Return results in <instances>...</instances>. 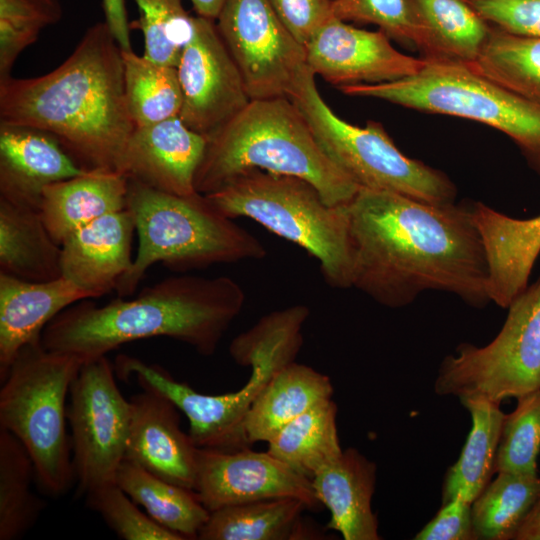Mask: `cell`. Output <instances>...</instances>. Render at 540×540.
<instances>
[{"mask_svg": "<svg viewBox=\"0 0 540 540\" xmlns=\"http://www.w3.org/2000/svg\"><path fill=\"white\" fill-rule=\"evenodd\" d=\"M347 207L352 287L390 308L409 305L428 290L452 293L474 307L490 302L472 206L360 188Z\"/></svg>", "mask_w": 540, "mask_h": 540, "instance_id": "1", "label": "cell"}, {"mask_svg": "<svg viewBox=\"0 0 540 540\" xmlns=\"http://www.w3.org/2000/svg\"><path fill=\"white\" fill-rule=\"evenodd\" d=\"M0 123L46 132L86 170L119 172L134 124L122 48L105 22L89 27L53 71L0 81Z\"/></svg>", "mask_w": 540, "mask_h": 540, "instance_id": "2", "label": "cell"}, {"mask_svg": "<svg viewBox=\"0 0 540 540\" xmlns=\"http://www.w3.org/2000/svg\"><path fill=\"white\" fill-rule=\"evenodd\" d=\"M244 303L242 287L228 276H173L133 299L118 297L102 306L86 299L71 305L45 326L41 343L83 362L155 337L177 340L211 356Z\"/></svg>", "mask_w": 540, "mask_h": 540, "instance_id": "3", "label": "cell"}, {"mask_svg": "<svg viewBox=\"0 0 540 540\" xmlns=\"http://www.w3.org/2000/svg\"><path fill=\"white\" fill-rule=\"evenodd\" d=\"M206 139L194 181L204 195L254 169L302 178L331 206L347 204L360 189L324 153L303 113L286 96L251 100Z\"/></svg>", "mask_w": 540, "mask_h": 540, "instance_id": "4", "label": "cell"}, {"mask_svg": "<svg viewBox=\"0 0 540 540\" xmlns=\"http://www.w3.org/2000/svg\"><path fill=\"white\" fill-rule=\"evenodd\" d=\"M126 209L134 221L138 247L130 270L115 287L119 297L133 294L156 263L183 271L266 256L262 243L204 194L180 196L128 179Z\"/></svg>", "mask_w": 540, "mask_h": 540, "instance_id": "5", "label": "cell"}, {"mask_svg": "<svg viewBox=\"0 0 540 540\" xmlns=\"http://www.w3.org/2000/svg\"><path fill=\"white\" fill-rule=\"evenodd\" d=\"M225 216L250 218L305 249L326 283L352 287L353 255L347 204L331 206L310 182L254 169L206 194Z\"/></svg>", "mask_w": 540, "mask_h": 540, "instance_id": "6", "label": "cell"}, {"mask_svg": "<svg viewBox=\"0 0 540 540\" xmlns=\"http://www.w3.org/2000/svg\"><path fill=\"white\" fill-rule=\"evenodd\" d=\"M84 362L43 347L41 339L20 349L0 390V428L30 454L40 489L54 497L75 483L66 400Z\"/></svg>", "mask_w": 540, "mask_h": 540, "instance_id": "7", "label": "cell"}, {"mask_svg": "<svg viewBox=\"0 0 540 540\" xmlns=\"http://www.w3.org/2000/svg\"><path fill=\"white\" fill-rule=\"evenodd\" d=\"M425 60L415 74L379 84L338 89L409 109L473 120L508 136L540 175V105L499 85L469 64Z\"/></svg>", "mask_w": 540, "mask_h": 540, "instance_id": "8", "label": "cell"}, {"mask_svg": "<svg viewBox=\"0 0 540 540\" xmlns=\"http://www.w3.org/2000/svg\"><path fill=\"white\" fill-rule=\"evenodd\" d=\"M309 314L305 305L273 311L232 340L229 353L234 361L251 366L248 381L237 391L203 394L172 376L160 383L161 394L187 417L188 434L197 447L220 450L248 447L242 433L245 416L272 376L295 361Z\"/></svg>", "mask_w": 540, "mask_h": 540, "instance_id": "9", "label": "cell"}, {"mask_svg": "<svg viewBox=\"0 0 540 540\" xmlns=\"http://www.w3.org/2000/svg\"><path fill=\"white\" fill-rule=\"evenodd\" d=\"M308 67L289 97L303 113L328 158L359 188L387 191L421 201L455 202L457 189L449 177L403 154L383 125L364 127L340 118L320 95Z\"/></svg>", "mask_w": 540, "mask_h": 540, "instance_id": "10", "label": "cell"}, {"mask_svg": "<svg viewBox=\"0 0 540 540\" xmlns=\"http://www.w3.org/2000/svg\"><path fill=\"white\" fill-rule=\"evenodd\" d=\"M507 308L506 320L490 343L460 344L455 355L442 361L437 394L501 403L540 386V278Z\"/></svg>", "mask_w": 540, "mask_h": 540, "instance_id": "11", "label": "cell"}, {"mask_svg": "<svg viewBox=\"0 0 540 540\" xmlns=\"http://www.w3.org/2000/svg\"><path fill=\"white\" fill-rule=\"evenodd\" d=\"M72 464L80 494L115 476L126 453L131 403L119 390L106 356L84 362L69 392Z\"/></svg>", "mask_w": 540, "mask_h": 540, "instance_id": "12", "label": "cell"}, {"mask_svg": "<svg viewBox=\"0 0 540 540\" xmlns=\"http://www.w3.org/2000/svg\"><path fill=\"white\" fill-rule=\"evenodd\" d=\"M215 23L251 100L293 94L308 68L305 48L269 0H225Z\"/></svg>", "mask_w": 540, "mask_h": 540, "instance_id": "13", "label": "cell"}, {"mask_svg": "<svg viewBox=\"0 0 540 540\" xmlns=\"http://www.w3.org/2000/svg\"><path fill=\"white\" fill-rule=\"evenodd\" d=\"M180 119L208 137L251 101L242 74L213 20L196 16L191 40L178 65Z\"/></svg>", "mask_w": 540, "mask_h": 540, "instance_id": "14", "label": "cell"}, {"mask_svg": "<svg viewBox=\"0 0 540 540\" xmlns=\"http://www.w3.org/2000/svg\"><path fill=\"white\" fill-rule=\"evenodd\" d=\"M194 491L212 512L241 503L296 498L309 509L321 503L311 480L266 452L199 448Z\"/></svg>", "mask_w": 540, "mask_h": 540, "instance_id": "15", "label": "cell"}, {"mask_svg": "<svg viewBox=\"0 0 540 540\" xmlns=\"http://www.w3.org/2000/svg\"><path fill=\"white\" fill-rule=\"evenodd\" d=\"M305 52L311 71L338 88L400 80L425 63L397 50L382 30L360 29L336 17L314 34Z\"/></svg>", "mask_w": 540, "mask_h": 540, "instance_id": "16", "label": "cell"}, {"mask_svg": "<svg viewBox=\"0 0 540 540\" xmlns=\"http://www.w3.org/2000/svg\"><path fill=\"white\" fill-rule=\"evenodd\" d=\"M207 139L179 116L136 126L124 149L119 172L156 190L189 196Z\"/></svg>", "mask_w": 540, "mask_h": 540, "instance_id": "17", "label": "cell"}, {"mask_svg": "<svg viewBox=\"0 0 540 540\" xmlns=\"http://www.w3.org/2000/svg\"><path fill=\"white\" fill-rule=\"evenodd\" d=\"M130 403L124 460L194 490L199 447L182 431L178 408L165 396L145 389L134 395Z\"/></svg>", "mask_w": 540, "mask_h": 540, "instance_id": "18", "label": "cell"}, {"mask_svg": "<svg viewBox=\"0 0 540 540\" xmlns=\"http://www.w3.org/2000/svg\"><path fill=\"white\" fill-rule=\"evenodd\" d=\"M85 171L50 134L0 123V198L39 210L45 187Z\"/></svg>", "mask_w": 540, "mask_h": 540, "instance_id": "19", "label": "cell"}, {"mask_svg": "<svg viewBox=\"0 0 540 540\" xmlns=\"http://www.w3.org/2000/svg\"><path fill=\"white\" fill-rule=\"evenodd\" d=\"M135 225L127 209L106 214L61 243L62 277L98 298L130 270Z\"/></svg>", "mask_w": 540, "mask_h": 540, "instance_id": "20", "label": "cell"}, {"mask_svg": "<svg viewBox=\"0 0 540 540\" xmlns=\"http://www.w3.org/2000/svg\"><path fill=\"white\" fill-rule=\"evenodd\" d=\"M471 210L486 253L490 301L507 308L528 287L540 254V214L517 219L481 202Z\"/></svg>", "mask_w": 540, "mask_h": 540, "instance_id": "21", "label": "cell"}, {"mask_svg": "<svg viewBox=\"0 0 540 540\" xmlns=\"http://www.w3.org/2000/svg\"><path fill=\"white\" fill-rule=\"evenodd\" d=\"M92 296L70 280L31 282L0 273V381L25 345L71 305Z\"/></svg>", "mask_w": 540, "mask_h": 540, "instance_id": "22", "label": "cell"}, {"mask_svg": "<svg viewBox=\"0 0 540 540\" xmlns=\"http://www.w3.org/2000/svg\"><path fill=\"white\" fill-rule=\"evenodd\" d=\"M317 499L330 512L328 528L344 540H378V521L372 510L376 464L358 450L347 448L311 479Z\"/></svg>", "mask_w": 540, "mask_h": 540, "instance_id": "23", "label": "cell"}, {"mask_svg": "<svg viewBox=\"0 0 540 540\" xmlns=\"http://www.w3.org/2000/svg\"><path fill=\"white\" fill-rule=\"evenodd\" d=\"M128 178L93 169L44 188L40 214L52 238L61 243L94 220L126 209Z\"/></svg>", "mask_w": 540, "mask_h": 540, "instance_id": "24", "label": "cell"}, {"mask_svg": "<svg viewBox=\"0 0 540 540\" xmlns=\"http://www.w3.org/2000/svg\"><path fill=\"white\" fill-rule=\"evenodd\" d=\"M423 59L470 64L490 29L467 0H406Z\"/></svg>", "mask_w": 540, "mask_h": 540, "instance_id": "25", "label": "cell"}, {"mask_svg": "<svg viewBox=\"0 0 540 540\" xmlns=\"http://www.w3.org/2000/svg\"><path fill=\"white\" fill-rule=\"evenodd\" d=\"M330 378L292 361L280 368L247 412L243 439L247 446L270 442L285 426L315 405L332 399Z\"/></svg>", "mask_w": 540, "mask_h": 540, "instance_id": "26", "label": "cell"}, {"mask_svg": "<svg viewBox=\"0 0 540 540\" xmlns=\"http://www.w3.org/2000/svg\"><path fill=\"white\" fill-rule=\"evenodd\" d=\"M61 245L38 209L0 198V273L31 282L62 276Z\"/></svg>", "mask_w": 540, "mask_h": 540, "instance_id": "27", "label": "cell"}, {"mask_svg": "<svg viewBox=\"0 0 540 540\" xmlns=\"http://www.w3.org/2000/svg\"><path fill=\"white\" fill-rule=\"evenodd\" d=\"M309 509L296 498L266 499L210 512L199 540H296L311 539L315 533L302 521Z\"/></svg>", "mask_w": 540, "mask_h": 540, "instance_id": "28", "label": "cell"}, {"mask_svg": "<svg viewBox=\"0 0 540 540\" xmlns=\"http://www.w3.org/2000/svg\"><path fill=\"white\" fill-rule=\"evenodd\" d=\"M472 426L458 460L448 469L442 490L443 503L460 498L472 503L496 472V456L506 414L500 403L482 398L461 400Z\"/></svg>", "mask_w": 540, "mask_h": 540, "instance_id": "29", "label": "cell"}, {"mask_svg": "<svg viewBox=\"0 0 540 540\" xmlns=\"http://www.w3.org/2000/svg\"><path fill=\"white\" fill-rule=\"evenodd\" d=\"M115 483L161 526L185 540L197 539L210 512L194 490L166 481L143 467L123 460Z\"/></svg>", "mask_w": 540, "mask_h": 540, "instance_id": "30", "label": "cell"}, {"mask_svg": "<svg viewBox=\"0 0 540 540\" xmlns=\"http://www.w3.org/2000/svg\"><path fill=\"white\" fill-rule=\"evenodd\" d=\"M336 416L337 405L333 399L315 405L268 442L267 452L311 480L343 451Z\"/></svg>", "mask_w": 540, "mask_h": 540, "instance_id": "31", "label": "cell"}, {"mask_svg": "<svg viewBox=\"0 0 540 540\" xmlns=\"http://www.w3.org/2000/svg\"><path fill=\"white\" fill-rule=\"evenodd\" d=\"M472 502V519L477 539L514 540L523 520L540 498L537 474L497 472Z\"/></svg>", "mask_w": 540, "mask_h": 540, "instance_id": "32", "label": "cell"}, {"mask_svg": "<svg viewBox=\"0 0 540 540\" xmlns=\"http://www.w3.org/2000/svg\"><path fill=\"white\" fill-rule=\"evenodd\" d=\"M33 460L24 445L0 428V540L21 538L37 522L45 503L32 491Z\"/></svg>", "mask_w": 540, "mask_h": 540, "instance_id": "33", "label": "cell"}, {"mask_svg": "<svg viewBox=\"0 0 540 540\" xmlns=\"http://www.w3.org/2000/svg\"><path fill=\"white\" fill-rule=\"evenodd\" d=\"M475 71L540 105V38L514 34L490 25Z\"/></svg>", "mask_w": 540, "mask_h": 540, "instance_id": "34", "label": "cell"}, {"mask_svg": "<svg viewBox=\"0 0 540 540\" xmlns=\"http://www.w3.org/2000/svg\"><path fill=\"white\" fill-rule=\"evenodd\" d=\"M128 110L136 126L179 116L182 91L177 68L122 50Z\"/></svg>", "mask_w": 540, "mask_h": 540, "instance_id": "35", "label": "cell"}, {"mask_svg": "<svg viewBox=\"0 0 540 540\" xmlns=\"http://www.w3.org/2000/svg\"><path fill=\"white\" fill-rule=\"evenodd\" d=\"M138 27L144 38L143 56L153 62L177 67L181 53L193 36L196 16L182 0H134Z\"/></svg>", "mask_w": 540, "mask_h": 540, "instance_id": "36", "label": "cell"}, {"mask_svg": "<svg viewBox=\"0 0 540 540\" xmlns=\"http://www.w3.org/2000/svg\"><path fill=\"white\" fill-rule=\"evenodd\" d=\"M506 414L496 456V472L537 474L540 451V386L517 398Z\"/></svg>", "mask_w": 540, "mask_h": 540, "instance_id": "37", "label": "cell"}, {"mask_svg": "<svg viewBox=\"0 0 540 540\" xmlns=\"http://www.w3.org/2000/svg\"><path fill=\"white\" fill-rule=\"evenodd\" d=\"M87 505L100 514L108 527L124 540H185L161 526L115 483L104 484L86 495Z\"/></svg>", "mask_w": 540, "mask_h": 540, "instance_id": "38", "label": "cell"}, {"mask_svg": "<svg viewBox=\"0 0 540 540\" xmlns=\"http://www.w3.org/2000/svg\"><path fill=\"white\" fill-rule=\"evenodd\" d=\"M49 24L50 18L29 0H0V81L11 77L19 54Z\"/></svg>", "mask_w": 540, "mask_h": 540, "instance_id": "39", "label": "cell"}, {"mask_svg": "<svg viewBox=\"0 0 540 540\" xmlns=\"http://www.w3.org/2000/svg\"><path fill=\"white\" fill-rule=\"evenodd\" d=\"M334 17L374 24L388 37L414 45L415 34L406 0H332Z\"/></svg>", "mask_w": 540, "mask_h": 540, "instance_id": "40", "label": "cell"}, {"mask_svg": "<svg viewBox=\"0 0 540 540\" xmlns=\"http://www.w3.org/2000/svg\"><path fill=\"white\" fill-rule=\"evenodd\" d=\"M490 25L540 38V0H467Z\"/></svg>", "mask_w": 540, "mask_h": 540, "instance_id": "41", "label": "cell"}, {"mask_svg": "<svg viewBox=\"0 0 540 540\" xmlns=\"http://www.w3.org/2000/svg\"><path fill=\"white\" fill-rule=\"evenodd\" d=\"M294 39L304 46L334 15L332 0H269Z\"/></svg>", "mask_w": 540, "mask_h": 540, "instance_id": "42", "label": "cell"}, {"mask_svg": "<svg viewBox=\"0 0 540 540\" xmlns=\"http://www.w3.org/2000/svg\"><path fill=\"white\" fill-rule=\"evenodd\" d=\"M460 498L443 503L438 513L415 535L416 540L477 539L472 508Z\"/></svg>", "mask_w": 540, "mask_h": 540, "instance_id": "43", "label": "cell"}, {"mask_svg": "<svg viewBox=\"0 0 540 540\" xmlns=\"http://www.w3.org/2000/svg\"><path fill=\"white\" fill-rule=\"evenodd\" d=\"M514 540H540V498L518 528Z\"/></svg>", "mask_w": 540, "mask_h": 540, "instance_id": "44", "label": "cell"}, {"mask_svg": "<svg viewBox=\"0 0 540 540\" xmlns=\"http://www.w3.org/2000/svg\"><path fill=\"white\" fill-rule=\"evenodd\" d=\"M198 16L215 21L225 0H189Z\"/></svg>", "mask_w": 540, "mask_h": 540, "instance_id": "45", "label": "cell"}, {"mask_svg": "<svg viewBox=\"0 0 540 540\" xmlns=\"http://www.w3.org/2000/svg\"><path fill=\"white\" fill-rule=\"evenodd\" d=\"M38 8H40L52 21L55 23L62 16V9L57 0H29Z\"/></svg>", "mask_w": 540, "mask_h": 540, "instance_id": "46", "label": "cell"}]
</instances>
